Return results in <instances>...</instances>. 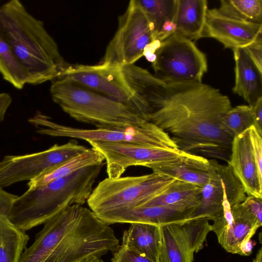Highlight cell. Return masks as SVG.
Returning <instances> with one entry per match:
<instances>
[{
  "instance_id": "6da1fadb",
  "label": "cell",
  "mask_w": 262,
  "mask_h": 262,
  "mask_svg": "<svg viewBox=\"0 0 262 262\" xmlns=\"http://www.w3.org/2000/svg\"><path fill=\"white\" fill-rule=\"evenodd\" d=\"M232 107L228 97L209 85L168 82L147 121L167 133L181 150L228 163L233 138L221 123Z\"/></svg>"
},
{
  "instance_id": "7a4b0ae2",
  "label": "cell",
  "mask_w": 262,
  "mask_h": 262,
  "mask_svg": "<svg viewBox=\"0 0 262 262\" xmlns=\"http://www.w3.org/2000/svg\"><path fill=\"white\" fill-rule=\"evenodd\" d=\"M43 224L19 262H81L101 257L119 244L112 228L85 207L79 217L60 212Z\"/></svg>"
},
{
  "instance_id": "3957f363",
  "label": "cell",
  "mask_w": 262,
  "mask_h": 262,
  "mask_svg": "<svg viewBox=\"0 0 262 262\" xmlns=\"http://www.w3.org/2000/svg\"><path fill=\"white\" fill-rule=\"evenodd\" d=\"M0 29L24 69L27 84L38 85L58 77L69 64L43 22L18 0L0 5Z\"/></svg>"
},
{
  "instance_id": "277c9868",
  "label": "cell",
  "mask_w": 262,
  "mask_h": 262,
  "mask_svg": "<svg viewBox=\"0 0 262 262\" xmlns=\"http://www.w3.org/2000/svg\"><path fill=\"white\" fill-rule=\"evenodd\" d=\"M103 165L87 167L44 186L28 188L13 202L9 220L26 231L45 224L72 205H83L91 195Z\"/></svg>"
},
{
  "instance_id": "5b68a950",
  "label": "cell",
  "mask_w": 262,
  "mask_h": 262,
  "mask_svg": "<svg viewBox=\"0 0 262 262\" xmlns=\"http://www.w3.org/2000/svg\"><path fill=\"white\" fill-rule=\"evenodd\" d=\"M50 92L71 117L97 128L137 126L147 121L126 105L62 79L51 81Z\"/></svg>"
},
{
  "instance_id": "8992f818",
  "label": "cell",
  "mask_w": 262,
  "mask_h": 262,
  "mask_svg": "<svg viewBox=\"0 0 262 262\" xmlns=\"http://www.w3.org/2000/svg\"><path fill=\"white\" fill-rule=\"evenodd\" d=\"M28 122L35 126L38 133L51 137H69L87 142H104L152 148L179 149L167 133L148 121L137 126L84 129L59 124L49 116L37 112L29 119Z\"/></svg>"
},
{
  "instance_id": "52a82bcc",
  "label": "cell",
  "mask_w": 262,
  "mask_h": 262,
  "mask_svg": "<svg viewBox=\"0 0 262 262\" xmlns=\"http://www.w3.org/2000/svg\"><path fill=\"white\" fill-rule=\"evenodd\" d=\"M174 180L154 172L139 176L107 177L93 190L86 203L95 214L141 207L159 195Z\"/></svg>"
},
{
  "instance_id": "ba28073f",
  "label": "cell",
  "mask_w": 262,
  "mask_h": 262,
  "mask_svg": "<svg viewBox=\"0 0 262 262\" xmlns=\"http://www.w3.org/2000/svg\"><path fill=\"white\" fill-rule=\"evenodd\" d=\"M156 55L155 76L166 83L202 82L208 70L206 55L193 41L176 33L161 42Z\"/></svg>"
},
{
  "instance_id": "9c48e42d",
  "label": "cell",
  "mask_w": 262,
  "mask_h": 262,
  "mask_svg": "<svg viewBox=\"0 0 262 262\" xmlns=\"http://www.w3.org/2000/svg\"><path fill=\"white\" fill-rule=\"evenodd\" d=\"M155 40L148 20L138 0L129 2L119 17L118 27L100 63L123 66L135 64L145 47Z\"/></svg>"
},
{
  "instance_id": "30bf717a",
  "label": "cell",
  "mask_w": 262,
  "mask_h": 262,
  "mask_svg": "<svg viewBox=\"0 0 262 262\" xmlns=\"http://www.w3.org/2000/svg\"><path fill=\"white\" fill-rule=\"evenodd\" d=\"M75 140L55 144L39 152L22 155H6L0 161V186L30 181L47 170L87 149Z\"/></svg>"
},
{
  "instance_id": "8fae6325",
  "label": "cell",
  "mask_w": 262,
  "mask_h": 262,
  "mask_svg": "<svg viewBox=\"0 0 262 262\" xmlns=\"http://www.w3.org/2000/svg\"><path fill=\"white\" fill-rule=\"evenodd\" d=\"M209 221L192 218L160 226L159 262H193L211 231Z\"/></svg>"
},
{
  "instance_id": "7c38bea8",
  "label": "cell",
  "mask_w": 262,
  "mask_h": 262,
  "mask_svg": "<svg viewBox=\"0 0 262 262\" xmlns=\"http://www.w3.org/2000/svg\"><path fill=\"white\" fill-rule=\"evenodd\" d=\"M57 78L121 103L136 112L133 96L124 81L119 66L100 62L96 65L69 64Z\"/></svg>"
},
{
  "instance_id": "4fadbf2b",
  "label": "cell",
  "mask_w": 262,
  "mask_h": 262,
  "mask_svg": "<svg viewBox=\"0 0 262 262\" xmlns=\"http://www.w3.org/2000/svg\"><path fill=\"white\" fill-rule=\"evenodd\" d=\"M88 142L104 157L109 178L121 177L126 169L130 166H141L150 168L156 164L178 159L186 154L179 149L152 148L104 142Z\"/></svg>"
},
{
  "instance_id": "5bb4252c",
  "label": "cell",
  "mask_w": 262,
  "mask_h": 262,
  "mask_svg": "<svg viewBox=\"0 0 262 262\" xmlns=\"http://www.w3.org/2000/svg\"><path fill=\"white\" fill-rule=\"evenodd\" d=\"M210 225L219 243L228 252L241 255L242 246L251 239L262 223L248 212L241 203L223 206L222 214Z\"/></svg>"
},
{
  "instance_id": "9a60e30c",
  "label": "cell",
  "mask_w": 262,
  "mask_h": 262,
  "mask_svg": "<svg viewBox=\"0 0 262 262\" xmlns=\"http://www.w3.org/2000/svg\"><path fill=\"white\" fill-rule=\"evenodd\" d=\"M262 24L240 20L208 9L203 37L214 38L225 48H243L261 37Z\"/></svg>"
},
{
  "instance_id": "2e32d148",
  "label": "cell",
  "mask_w": 262,
  "mask_h": 262,
  "mask_svg": "<svg viewBox=\"0 0 262 262\" xmlns=\"http://www.w3.org/2000/svg\"><path fill=\"white\" fill-rule=\"evenodd\" d=\"M193 209L156 206L124 208L95 214L104 223H144L161 226L190 219Z\"/></svg>"
},
{
  "instance_id": "e0dca14e",
  "label": "cell",
  "mask_w": 262,
  "mask_h": 262,
  "mask_svg": "<svg viewBox=\"0 0 262 262\" xmlns=\"http://www.w3.org/2000/svg\"><path fill=\"white\" fill-rule=\"evenodd\" d=\"M120 69L133 96L137 113L147 121L154 103L163 94L167 83L135 64L120 67Z\"/></svg>"
},
{
  "instance_id": "ac0fdd59",
  "label": "cell",
  "mask_w": 262,
  "mask_h": 262,
  "mask_svg": "<svg viewBox=\"0 0 262 262\" xmlns=\"http://www.w3.org/2000/svg\"><path fill=\"white\" fill-rule=\"evenodd\" d=\"M228 164L243 185L247 195L262 199V178L259 175L253 155L249 129L233 138Z\"/></svg>"
},
{
  "instance_id": "d6986e66",
  "label": "cell",
  "mask_w": 262,
  "mask_h": 262,
  "mask_svg": "<svg viewBox=\"0 0 262 262\" xmlns=\"http://www.w3.org/2000/svg\"><path fill=\"white\" fill-rule=\"evenodd\" d=\"M152 172L203 187L215 172L213 160L187 152L173 161L156 164Z\"/></svg>"
},
{
  "instance_id": "ffe728a7",
  "label": "cell",
  "mask_w": 262,
  "mask_h": 262,
  "mask_svg": "<svg viewBox=\"0 0 262 262\" xmlns=\"http://www.w3.org/2000/svg\"><path fill=\"white\" fill-rule=\"evenodd\" d=\"M233 52L235 78L233 92L252 106L262 98V72L253 62L244 48L233 49Z\"/></svg>"
},
{
  "instance_id": "44dd1931",
  "label": "cell",
  "mask_w": 262,
  "mask_h": 262,
  "mask_svg": "<svg viewBox=\"0 0 262 262\" xmlns=\"http://www.w3.org/2000/svg\"><path fill=\"white\" fill-rule=\"evenodd\" d=\"M207 10L206 0H176L175 33L192 41L203 37Z\"/></svg>"
},
{
  "instance_id": "7402d4cb",
  "label": "cell",
  "mask_w": 262,
  "mask_h": 262,
  "mask_svg": "<svg viewBox=\"0 0 262 262\" xmlns=\"http://www.w3.org/2000/svg\"><path fill=\"white\" fill-rule=\"evenodd\" d=\"M124 231L122 245L142 254L152 262H159L160 226L132 223Z\"/></svg>"
},
{
  "instance_id": "603a6c76",
  "label": "cell",
  "mask_w": 262,
  "mask_h": 262,
  "mask_svg": "<svg viewBox=\"0 0 262 262\" xmlns=\"http://www.w3.org/2000/svg\"><path fill=\"white\" fill-rule=\"evenodd\" d=\"M104 161V157L100 152L92 147L88 148L84 152L47 170L29 181L27 184L28 188L44 186L82 168L103 164Z\"/></svg>"
},
{
  "instance_id": "cb8c5ba5",
  "label": "cell",
  "mask_w": 262,
  "mask_h": 262,
  "mask_svg": "<svg viewBox=\"0 0 262 262\" xmlns=\"http://www.w3.org/2000/svg\"><path fill=\"white\" fill-rule=\"evenodd\" d=\"M202 188L192 184L175 180L159 195L141 207L170 206L184 209L195 208L201 202Z\"/></svg>"
},
{
  "instance_id": "d4e9b609",
  "label": "cell",
  "mask_w": 262,
  "mask_h": 262,
  "mask_svg": "<svg viewBox=\"0 0 262 262\" xmlns=\"http://www.w3.org/2000/svg\"><path fill=\"white\" fill-rule=\"evenodd\" d=\"M223 201L222 181L215 169L214 174L202 187L201 202L194 209L190 219L204 217L213 221L223 212Z\"/></svg>"
},
{
  "instance_id": "484cf974",
  "label": "cell",
  "mask_w": 262,
  "mask_h": 262,
  "mask_svg": "<svg viewBox=\"0 0 262 262\" xmlns=\"http://www.w3.org/2000/svg\"><path fill=\"white\" fill-rule=\"evenodd\" d=\"M29 239L8 217H0V262H19Z\"/></svg>"
},
{
  "instance_id": "4316f807",
  "label": "cell",
  "mask_w": 262,
  "mask_h": 262,
  "mask_svg": "<svg viewBox=\"0 0 262 262\" xmlns=\"http://www.w3.org/2000/svg\"><path fill=\"white\" fill-rule=\"evenodd\" d=\"M0 74L5 80L18 90L22 89L27 84L26 73L1 29Z\"/></svg>"
},
{
  "instance_id": "83f0119b",
  "label": "cell",
  "mask_w": 262,
  "mask_h": 262,
  "mask_svg": "<svg viewBox=\"0 0 262 262\" xmlns=\"http://www.w3.org/2000/svg\"><path fill=\"white\" fill-rule=\"evenodd\" d=\"M217 10L232 18L262 24L261 0H221Z\"/></svg>"
},
{
  "instance_id": "f1b7e54d",
  "label": "cell",
  "mask_w": 262,
  "mask_h": 262,
  "mask_svg": "<svg viewBox=\"0 0 262 262\" xmlns=\"http://www.w3.org/2000/svg\"><path fill=\"white\" fill-rule=\"evenodd\" d=\"M138 1L146 15L156 40L163 25L168 20L173 21L176 0Z\"/></svg>"
},
{
  "instance_id": "f546056e",
  "label": "cell",
  "mask_w": 262,
  "mask_h": 262,
  "mask_svg": "<svg viewBox=\"0 0 262 262\" xmlns=\"http://www.w3.org/2000/svg\"><path fill=\"white\" fill-rule=\"evenodd\" d=\"M224 130L233 138L254 125L250 106L240 105L232 107L222 120Z\"/></svg>"
},
{
  "instance_id": "4dcf8cb0",
  "label": "cell",
  "mask_w": 262,
  "mask_h": 262,
  "mask_svg": "<svg viewBox=\"0 0 262 262\" xmlns=\"http://www.w3.org/2000/svg\"><path fill=\"white\" fill-rule=\"evenodd\" d=\"M112 262H152L145 256L121 245L114 250Z\"/></svg>"
},
{
  "instance_id": "1f68e13d",
  "label": "cell",
  "mask_w": 262,
  "mask_h": 262,
  "mask_svg": "<svg viewBox=\"0 0 262 262\" xmlns=\"http://www.w3.org/2000/svg\"><path fill=\"white\" fill-rule=\"evenodd\" d=\"M249 135L258 172L262 178V135L254 125L249 128Z\"/></svg>"
},
{
  "instance_id": "d6a6232c",
  "label": "cell",
  "mask_w": 262,
  "mask_h": 262,
  "mask_svg": "<svg viewBox=\"0 0 262 262\" xmlns=\"http://www.w3.org/2000/svg\"><path fill=\"white\" fill-rule=\"evenodd\" d=\"M262 199L247 195L242 205L258 221L262 223Z\"/></svg>"
},
{
  "instance_id": "836d02e7",
  "label": "cell",
  "mask_w": 262,
  "mask_h": 262,
  "mask_svg": "<svg viewBox=\"0 0 262 262\" xmlns=\"http://www.w3.org/2000/svg\"><path fill=\"white\" fill-rule=\"evenodd\" d=\"M244 48L259 70L262 72V37H259Z\"/></svg>"
},
{
  "instance_id": "e575fe53",
  "label": "cell",
  "mask_w": 262,
  "mask_h": 262,
  "mask_svg": "<svg viewBox=\"0 0 262 262\" xmlns=\"http://www.w3.org/2000/svg\"><path fill=\"white\" fill-rule=\"evenodd\" d=\"M18 196L0 186V217H8L12 205Z\"/></svg>"
},
{
  "instance_id": "d590c367",
  "label": "cell",
  "mask_w": 262,
  "mask_h": 262,
  "mask_svg": "<svg viewBox=\"0 0 262 262\" xmlns=\"http://www.w3.org/2000/svg\"><path fill=\"white\" fill-rule=\"evenodd\" d=\"M250 107L254 126L259 134L262 135V98L259 99L254 105Z\"/></svg>"
},
{
  "instance_id": "8d00e7d4",
  "label": "cell",
  "mask_w": 262,
  "mask_h": 262,
  "mask_svg": "<svg viewBox=\"0 0 262 262\" xmlns=\"http://www.w3.org/2000/svg\"><path fill=\"white\" fill-rule=\"evenodd\" d=\"M176 30L177 26L176 24L172 20H168L163 25L156 39L162 41L174 33Z\"/></svg>"
},
{
  "instance_id": "74e56055",
  "label": "cell",
  "mask_w": 262,
  "mask_h": 262,
  "mask_svg": "<svg viewBox=\"0 0 262 262\" xmlns=\"http://www.w3.org/2000/svg\"><path fill=\"white\" fill-rule=\"evenodd\" d=\"M161 42L159 40L156 39L148 44L145 48L143 56L145 57L148 61L151 63L156 59V52L160 47Z\"/></svg>"
},
{
  "instance_id": "f35d334b",
  "label": "cell",
  "mask_w": 262,
  "mask_h": 262,
  "mask_svg": "<svg viewBox=\"0 0 262 262\" xmlns=\"http://www.w3.org/2000/svg\"><path fill=\"white\" fill-rule=\"evenodd\" d=\"M12 102V98L9 94L0 93V122L4 120L6 112Z\"/></svg>"
},
{
  "instance_id": "ab89813d",
  "label": "cell",
  "mask_w": 262,
  "mask_h": 262,
  "mask_svg": "<svg viewBox=\"0 0 262 262\" xmlns=\"http://www.w3.org/2000/svg\"><path fill=\"white\" fill-rule=\"evenodd\" d=\"M81 262H105L100 256L96 255H92L89 256Z\"/></svg>"
},
{
  "instance_id": "60d3db41",
  "label": "cell",
  "mask_w": 262,
  "mask_h": 262,
  "mask_svg": "<svg viewBox=\"0 0 262 262\" xmlns=\"http://www.w3.org/2000/svg\"><path fill=\"white\" fill-rule=\"evenodd\" d=\"M253 262H262V248H260L253 259Z\"/></svg>"
}]
</instances>
